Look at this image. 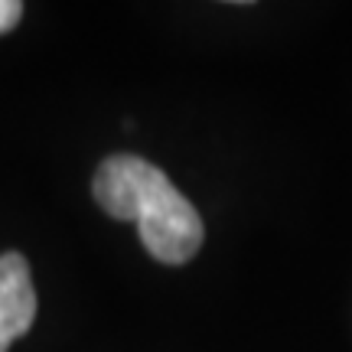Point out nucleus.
<instances>
[{
    "instance_id": "1",
    "label": "nucleus",
    "mask_w": 352,
    "mask_h": 352,
    "mask_svg": "<svg viewBox=\"0 0 352 352\" xmlns=\"http://www.w3.org/2000/svg\"><path fill=\"white\" fill-rule=\"evenodd\" d=\"M91 196L111 219L138 222L140 241L157 261L186 264L202 248L206 232L196 206L144 157H108L95 173Z\"/></svg>"
},
{
    "instance_id": "2",
    "label": "nucleus",
    "mask_w": 352,
    "mask_h": 352,
    "mask_svg": "<svg viewBox=\"0 0 352 352\" xmlns=\"http://www.w3.org/2000/svg\"><path fill=\"white\" fill-rule=\"evenodd\" d=\"M36 320V290L23 254H0V352L20 340Z\"/></svg>"
},
{
    "instance_id": "3",
    "label": "nucleus",
    "mask_w": 352,
    "mask_h": 352,
    "mask_svg": "<svg viewBox=\"0 0 352 352\" xmlns=\"http://www.w3.org/2000/svg\"><path fill=\"white\" fill-rule=\"evenodd\" d=\"M20 16H23V3L20 0H0V36L10 33L13 26L20 23Z\"/></svg>"
}]
</instances>
